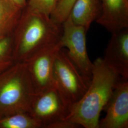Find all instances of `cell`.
Segmentation results:
<instances>
[{
  "label": "cell",
  "instance_id": "obj_11",
  "mask_svg": "<svg viewBox=\"0 0 128 128\" xmlns=\"http://www.w3.org/2000/svg\"><path fill=\"white\" fill-rule=\"evenodd\" d=\"M100 0H76L69 16L74 24L82 26L87 32L100 14Z\"/></svg>",
  "mask_w": 128,
  "mask_h": 128
},
{
  "label": "cell",
  "instance_id": "obj_16",
  "mask_svg": "<svg viewBox=\"0 0 128 128\" xmlns=\"http://www.w3.org/2000/svg\"><path fill=\"white\" fill-rule=\"evenodd\" d=\"M57 2V0H30L28 10L50 17Z\"/></svg>",
  "mask_w": 128,
  "mask_h": 128
},
{
  "label": "cell",
  "instance_id": "obj_9",
  "mask_svg": "<svg viewBox=\"0 0 128 128\" xmlns=\"http://www.w3.org/2000/svg\"><path fill=\"white\" fill-rule=\"evenodd\" d=\"M96 22L112 33L128 27V0H100Z\"/></svg>",
  "mask_w": 128,
  "mask_h": 128
},
{
  "label": "cell",
  "instance_id": "obj_4",
  "mask_svg": "<svg viewBox=\"0 0 128 128\" xmlns=\"http://www.w3.org/2000/svg\"><path fill=\"white\" fill-rule=\"evenodd\" d=\"M53 79L55 87L68 105L70 110L82 97L91 81L80 73L64 48H61L56 56Z\"/></svg>",
  "mask_w": 128,
  "mask_h": 128
},
{
  "label": "cell",
  "instance_id": "obj_8",
  "mask_svg": "<svg viewBox=\"0 0 128 128\" xmlns=\"http://www.w3.org/2000/svg\"><path fill=\"white\" fill-rule=\"evenodd\" d=\"M103 110L106 115L99 128H128V80L121 78Z\"/></svg>",
  "mask_w": 128,
  "mask_h": 128
},
{
  "label": "cell",
  "instance_id": "obj_14",
  "mask_svg": "<svg viewBox=\"0 0 128 128\" xmlns=\"http://www.w3.org/2000/svg\"><path fill=\"white\" fill-rule=\"evenodd\" d=\"M15 63L11 36L0 38V75Z\"/></svg>",
  "mask_w": 128,
  "mask_h": 128
},
{
  "label": "cell",
  "instance_id": "obj_17",
  "mask_svg": "<svg viewBox=\"0 0 128 128\" xmlns=\"http://www.w3.org/2000/svg\"><path fill=\"white\" fill-rule=\"evenodd\" d=\"M19 8H22L26 4V0H10Z\"/></svg>",
  "mask_w": 128,
  "mask_h": 128
},
{
  "label": "cell",
  "instance_id": "obj_10",
  "mask_svg": "<svg viewBox=\"0 0 128 128\" xmlns=\"http://www.w3.org/2000/svg\"><path fill=\"white\" fill-rule=\"evenodd\" d=\"M120 77L128 79V28L112 33L103 58Z\"/></svg>",
  "mask_w": 128,
  "mask_h": 128
},
{
  "label": "cell",
  "instance_id": "obj_18",
  "mask_svg": "<svg viewBox=\"0 0 128 128\" xmlns=\"http://www.w3.org/2000/svg\"><path fill=\"white\" fill-rule=\"evenodd\" d=\"M60 0H57V2H59V1H60ZM57 3H58V2H57Z\"/></svg>",
  "mask_w": 128,
  "mask_h": 128
},
{
  "label": "cell",
  "instance_id": "obj_12",
  "mask_svg": "<svg viewBox=\"0 0 128 128\" xmlns=\"http://www.w3.org/2000/svg\"><path fill=\"white\" fill-rule=\"evenodd\" d=\"M20 8L10 0H0V38L10 36L20 18Z\"/></svg>",
  "mask_w": 128,
  "mask_h": 128
},
{
  "label": "cell",
  "instance_id": "obj_2",
  "mask_svg": "<svg viewBox=\"0 0 128 128\" xmlns=\"http://www.w3.org/2000/svg\"><path fill=\"white\" fill-rule=\"evenodd\" d=\"M12 38V52L15 63L24 62L42 48L60 41L62 24L50 16L32 12L20 20Z\"/></svg>",
  "mask_w": 128,
  "mask_h": 128
},
{
  "label": "cell",
  "instance_id": "obj_5",
  "mask_svg": "<svg viewBox=\"0 0 128 128\" xmlns=\"http://www.w3.org/2000/svg\"><path fill=\"white\" fill-rule=\"evenodd\" d=\"M86 30L73 22L70 16L62 24L60 42L66 48L70 58L82 76L91 81L93 63L89 59L86 44Z\"/></svg>",
  "mask_w": 128,
  "mask_h": 128
},
{
  "label": "cell",
  "instance_id": "obj_6",
  "mask_svg": "<svg viewBox=\"0 0 128 128\" xmlns=\"http://www.w3.org/2000/svg\"><path fill=\"white\" fill-rule=\"evenodd\" d=\"M60 41L42 48L24 62L35 94L54 87L53 70L55 58L62 48Z\"/></svg>",
  "mask_w": 128,
  "mask_h": 128
},
{
  "label": "cell",
  "instance_id": "obj_1",
  "mask_svg": "<svg viewBox=\"0 0 128 128\" xmlns=\"http://www.w3.org/2000/svg\"><path fill=\"white\" fill-rule=\"evenodd\" d=\"M122 78L103 58L93 62L91 79L81 99L72 106L64 120L85 128H99L101 112Z\"/></svg>",
  "mask_w": 128,
  "mask_h": 128
},
{
  "label": "cell",
  "instance_id": "obj_3",
  "mask_svg": "<svg viewBox=\"0 0 128 128\" xmlns=\"http://www.w3.org/2000/svg\"><path fill=\"white\" fill-rule=\"evenodd\" d=\"M35 94L24 62H16L0 75V118L29 112Z\"/></svg>",
  "mask_w": 128,
  "mask_h": 128
},
{
  "label": "cell",
  "instance_id": "obj_13",
  "mask_svg": "<svg viewBox=\"0 0 128 128\" xmlns=\"http://www.w3.org/2000/svg\"><path fill=\"white\" fill-rule=\"evenodd\" d=\"M42 128L40 122L29 112H18L0 118V128Z\"/></svg>",
  "mask_w": 128,
  "mask_h": 128
},
{
  "label": "cell",
  "instance_id": "obj_15",
  "mask_svg": "<svg viewBox=\"0 0 128 128\" xmlns=\"http://www.w3.org/2000/svg\"><path fill=\"white\" fill-rule=\"evenodd\" d=\"M76 0H60L50 17L56 22L62 24L69 16Z\"/></svg>",
  "mask_w": 128,
  "mask_h": 128
},
{
  "label": "cell",
  "instance_id": "obj_7",
  "mask_svg": "<svg viewBox=\"0 0 128 128\" xmlns=\"http://www.w3.org/2000/svg\"><path fill=\"white\" fill-rule=\"evenodd\" d=\"M70 107L54 86L45 91L35 94L30 113L40 122L43 128L63 120L68 114Z\"/></svg>",
  "mask_w": 128,
  "mask_h": 128
}]
</instances>
